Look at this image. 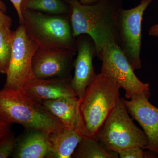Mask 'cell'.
Returning <instances> with one entry per match:
<instances>
[{"instance_id":"1","label":"cell","mask_w":158,"mask_h":158,"mask_svg":"<svg viewBox=\"0 0 158 158\" xmlns=\"http://www.w3.org/2000/svg\"><path fill=\"white\" fill-rule=\"evenodd\" d=\"M69 4L73 37L77 38L82 34L90 36L99 59L106 46L111 44L119 46L117 23L122 8L119 0H101L91 5H83L76 1Z\"/></svg>"},{"instance_id":"2","label":"cell","mask_w":158,"mask_h":158,"mask_svg":"<svg viewBox=\"0 0 158 158\" xmlns=\"http://www.w3.org/2000/svg\"><path fill=\"white\" fill-rule=\"evenodd\" d=\"M119 85L110 77L96 74L83 96L79 98L78 111L81 134L95 138L104 123L120 100Z\"/></svg>"},{"instance_id":"3","label":"cell","mask_w":158,"mask_h":158,"mask_svg":"<svg viewBox=\"0 0 158 158\" xmlns=\"http://www.w3.org/2000/svg\"><path fill=\"white\" fill-rule=\"evenodd\" d=\"M0 117L9 124L17 123L27 130L52 133L65 128L43 105L21 90L3 88L0 90Z\"/></svg>"},{"instance_id":"4","label":"cell","mask_w":158,"mask_h":158,"mask_svg":"<svg viewBox=\"0 0 158 158\" xmlns=\"http://www.w3.org/2000/svg\"><path fill=\"white\" fill-rule=\"evenodd\" d=\"M23 23L29 36L39 47L77 52L69 14H46L22 9Z\"/></svg>"},{"instance_id":"5","label":"cell","mask_w":158,"mask_h":158,"mask_svg":"<svg viewBox=\"0 0 158 158\" xmlns=\"http://www.w3.org/2000/svg\"><path fill=\"white\" fill-rule=\"evenodd\" d=\"M108 150L118 153L132 147L148 149L144 131L136 126L120 98L95 137Z\"/></svg>"},{"instance_id":"6","label":"cell","mask_w":158,"mask_h":158,"mask_svg":"<svg viewBox=\"0 0 158 158\" xmlns=\"http://www.w3.org/2000/svg\"><path fill=\"white\" fill-rule=\"evenodd\" d=\"M14 32L4 88L20 90L30 80L35 77L32 69V60L39 46L29 36L23 24H20Z\"/></svg>"},{"instance_id":"7","label":"cell","mask_w":158,"mask_h":158,"mask_svg":"<svg viewBox=\"0 0 158 158\" xmlns=\"http://www.w3.org/2000/svg\"><path fill=\"white\" fill-rule=\"evenodd\" d=\"M152 0H142L135 7L121 8L117 18L119 46L134 70L141 68V52L142 21L146 9Z\"/></svg>"},{"instance_id":"8","label":"cell","mask_w":158,"mask_h":158,"mask_svg":"<svg viewBox=\"0 0 158 158\" xmlns=\"http://www.w3.org/2000/svg\"><path fill=\"white\" fill-rule=\"evenodd\" d=\"M100 60L102 61L101 73L113 79L124 89L125 98L130 99L136 94L150 91L149 84L137 77L124 53L116 44L106 46Z\"/></svg>"},{"instance_id":"9","label":"cell","mask_w":158,"mask_h":158,"mask_svg":"<svg viewBox=\"0 0 158 158\" xmlns=\"http://www.w3.org/2000/svg\"><path fill=\"white\" fill-rule=\"evenodd\" d=\"M76 51L38 47L33 57L32 69L38 78H72Z\"/></svg>"},{"instance_id":"10","label":"cell","mask_w":158,"mask_h":158,"mask_svg":"<svg viewBox=\"0 0 158 158\" xmlns=\"http://www.w3.org/2000/svg\"><path fill=\"white\" fill-rule=\"evenodd\" d=\"M150 95L147 91L136 94L129 100L121 98L129 114L147 136L148 150L158 154V108L150 102Z\"/></svg>"},{"instance_id":"11","label":"cell","mask_w":158,"mask_h":158,"mask_svg":"<svg viewBox=\"0 0 158 158\" xmlns=\"http://www.w3.org/2000/svg\"><path fill=\"white\" fill-rule=\"evenodd\" d=\"M76 47L77 55L74 61V74L71 84L77 96L80 98L96 75L93 64L96 48L93 40L87 34L77 37Z\"/></svg>"},{"instance_id":"12","label":"cell","mask_w":158,"mask_h":158,"mask_svg":"<svg viewBox=\"0 0 158 158\" xmlns=\"http://www.w3.org/2000/svg\"><path fill=\"white\" fill-rule=\"evenodd\" d=\"M71 79L34 77L20 90L34 101L42 104L47 101L77 96L71 84Z\"/></svg>"},{"instance_id":"13","label":"cell","mask_w":158,"mask_h":158,"mask_svg":"<svg viewBox=\"0 0 158 158\" xmlns=\"http://www.w3.org/2000/svg\"><path fill=\"white\" fill-rule=\"evenodd\" d=\"M50 134L37 130L25 129L16 138L12 153L14 158H44L50 150Z\"/></svg>"},{"instance_id":"14","label":"cell","mask_w":158,"mask_h":158,"mask_svg":"<svg viewBox=\"0 0 158 158\" xmlns=\"http://www.w3.org/2000/svg\"><path fill=\"white\" fill-rule=\"evenodd\" d=\"M78 101L77 97H67L47 101L42 105L62 122L65 128L76 130L81 135Z\"/></svg>"},{"instance_id":"15","label":"cell","mask_w":158,"mask_h":158,"mask_svg":"<svg viewBox=\"0 0 158 158\" xmlns=\"http://www.w3.org/2000/svg\"><path fill=\"white\" fill-rule=\"evenodd\" d=\"M83 138L76 130L70 129L50 133V150L46 158H71Z\"/></svg>"},{"instance_id":"16","label":"cell","mask_w":158,"mask_h":158,"mask_svg":"<svg viewBox=\"0 0 158 158\" xmlns=\"http://www.w3.org/2000/svg\"><path fill=\"white\" fill-rule=\"evenodd\" d=\"M72 156L75 158H118L117 152L108 150L96 138L85 137L77 145Z\"/></svg>"},{"instance_id":"17","label":"cell","mask_w":158,"mask_h":158,"mask_svg":"<svg viewBox=\"0 0 158 158\" xmlns=\"http://www.w3.org/2000/svg\"><path fill=\"white\" fill-rule=\"evenodd\" d=\"M22 9L53 15L69 14V6L63 0H22Z\"/></svg>"},{"instance_id":"18","label":"cell","mask_w":158,"mask_h":158,"mask_svg":"<svg viewBox=\"0 0 158 158\" xmlns=\"http://www.w3.org/2000/svg\"><path fill=\"white\" fill-rule=\"evenodd\" d=\"M14 33L10 28L0 26V73L6 74L8 70Z\"/></svg>"},{"instance_id":"19","label":"cell","mask_w":158,"mask_h":158,"mask_svg":"<svg viewBox=\"0 0 158 158\" xmlns=\"http://www.w3.org/2000/svg\"><path fill=\"white\" fill-rule=\"evenodd\" d=\"M16 138L11 132L0 141V158L11 156L16 144Z\"/></svg>"},{"instance_id":"20","label":"cell","mask_w":158,"mask_h":158,"mask_svg":"<svg viewBox=\"0 0 158 158\" xmlns=\"http://www.w3.org/2000/svg\"><path fill=\"white\" fill-rule=\"evenodd\" d=\"M139 147H132L120 151L118 152V157L120 158H152V156L148 154Z\"/></svg>"},{"instance_id":"21","label":"cell","mask_w":158,"mask_h":158,"mask_svg":"<svg viewBox=\"0 0 158 158\" xmlns=\"http://www.w3.org/2000/svg\"><path fill=\"white\" fill-rule=\"evenodd\" d=\"M11 17L7 14V7L2 0H0V26L10 28L12 26Z\"/></svg>"},{"instance_id":"22","label":"cell","mask_w":158,"mask_h":158,"mask_svg":"<svg viewBox=\"0 0 158 158\" xmlns=\"http://www.w3.org/2000/svg\"><path fill=\"white\" fill-rule=\"evenodd\" d=\"M11 125L0 117V141L12 132Z\"/></svg>"},{"instance_id":"23","label":"cell","mask_w":158,"mask_h":158,"mask_svg":"<svg viewBox=\"0 0 158 158\" xmlns=\"http://www.w3.org/2000/svg\"><path fill=\"white\" fill-rule=\"evenodd\" d=\"M10 1L12 3V5L17 12L19 24H23V15L21 8V4L22 2V0H10Z\"/></svg>"},{"instance_id":"24","label":"cell","mask_w":158,"mask_h":158,"mask_svg":"<svg viewBox=\"0 0 158 158\" xmlns=\"http://www.w3.org/2000/svg\"><path fill=\"white\" fill-rule=\"evenodd\" d=\"M148 34L153 37H158V23L154 25L150 28Z\"/></svg>"},{"instance_id":"25","label":"cell","mask_w":158,"mask_h":158,"mask_svg":"<svg viewBox=\"0 0 158 158\" xmlns=\"http://www.w3.org/2000/svg\"><path fill=\"white\" fill-rule=\"evenodd\" d=\"M101 0H79L81 4L85 5H91L98 2Z\"/></svg>"},{"instance_id":"26","label":"cell","mask_w":158,"mask_h":158,"mask_svg":"<svg viewBox=\"0 0 158 158\" xmlns=\"http://www.w3.org/2000/svg\"><path fill=\"white\" fill-rule=\"evenodd\" d=\"M63 1H65L66 2L69 3L71 2H75V1H79V0H63Z\"/></svg>"}]
</instances>
